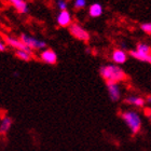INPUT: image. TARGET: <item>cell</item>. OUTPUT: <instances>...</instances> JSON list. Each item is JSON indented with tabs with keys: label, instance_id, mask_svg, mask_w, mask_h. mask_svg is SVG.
I'll return each mask as SVG.
<instances>
[{
	"label": "cell",
	"instance_id": "13",
	"mask_svg": "<svg viewBox=\"0 0 151 151\" xmlns=\"http://www.w3.org/2000/svg\"><path fill=\"white\" fill-rule=\"evenodd\" d=\"M125 103L129 105H134L136 107H144L146 101L139 96H129V97L125 98Z\"/></svg>",
	"mask_w": 151,
	"mask_h": 151
},
{
	"label": "cell",
	"instance_id": "5",
	"mask_svg": "<svg viewBox=\"0 0 151 151\" xmlns=\"http://www.w3.org/2000/svg\"><path fill=\"white\" fill-rule=\"evenodd\" d=\"M39 60L47 65H55L57 63V54L52 49L47 47L45 50L41 51L39 54Z\"/></svg>",
	"mask_w": 151,
	"mask_h": 151
},
{
	"label": "cell",
	"instance_id": "8",
	"mask_svg": "<svg viewBox=\"0 0 151 151\" xmlns=\"http://www.w3.org/2000/svg\"><path fill=\"white\" fill-rule=\"evenodd\" d=\"M9 3L14 8L16 12L19 14H27L29 12L28 3L24 0H10Z\"/></svg>",
	"mask_w": 151,
	"mask_h": 151
},
{
	"label": "cell",
	"instance_id": "1",
	"mask_svg": "<svg viewBox=\"0 0 151 151\" xmlns=\"http://www.w3.org/2000/svg\"><path fill=\"white\" fill-rule=\"evenodd\" d=\"M99 73L101 78L106 81V84L108 83H119L121 81H124L127 76L125 71L118 65H104L99 68Z\"/></svg>",
	"mask_w": 151,
	"mask_h": 151
},
{
	"label": "cell",
	"instance_id": "21",
	"mask_svg": "<svg viewBox=\"0 0 151 151\" xmlns=\"http://www.w3.org/2000/svg\"><path fill=\"white\" fill-rule=\"evenodd\" d=\"M147 101H148V103H151V96H149V97L147 98Z\"/></svg>",
	"mask_w": 151,
	"mask_h": 151
},
{
	"label": "cell",
	"instance_id": "15",
	"mask_svg": "<svg viewBox=\"0 0 151 151\" xmlns=\"http://www.w3.org/2000/svg\"><path fill=\"white\" fill-rule=\"evenodd\" d=\"M129 54L132 57L136 58V60H142V62H146V63L151 64V55H145V54H140V53H138V52H137L136 50L129 51Z\"/></svg>",
	"mask_w": 151,
	"mask_h": 151
},
{
	"label": "cell",
	"instance_id": "6",
	"mask_svg": "<svg viewBox=\"0 0 151 151\" xmlns=\"http://www.w3.org/2000/svg\"><path fill=\"white\" fill-rule=\"evenodd\" d=\"M4 41H6V47H12V49H14L15 51L29 50L28 47L23 43L22 40L19 39V37H14V36H10V35L4 36Z\"/></svg>",
	"mask_w": 151,
	"mask_h": 151
},
{
	"label": "cell",
	"instance_id": "18",
	"mask_svg": "<svg viewBox=\"0 0 151 151\" xmlns=\"http://www.w3.org/2000/svg\"><path fill=\"white\" fill-rule=\"evenodd\" d=\"M57 8L60 9V12L62 11H68V3L64 0H60L57 1Z\"/></svg>",
	"mask_w": 151,
	"mask_h": 151
},
{
	"label": "cell",
	"instance_id": "7",
	"mask_svg": "<svg viewBox=\"0 0 151 151\" xmlns=\"http://www.w3.org/2000/svg\"><path fill=\"white\" fill-rule=\"evenodd\" d=\"M56 23L57 25L60 27H68L73 24V16L70 14L69 11H62L57 14L56 16Z\"/></svg>",
	"mask_w": 151,
	"mask_h": 151
},
{
	"label": "cell",
	"instance_id": "22",
	"mask_svg": "<svg viewBox=\"0 0 151 151\" xmlns=\"http://www.w3.org/2000/svg\"><path fill=\"white\" fill-rule=\"evenodd\" d=\"M0 21H1V19H0Z\"/></svg>",
	"mask_w": 151,
	"mask_h": 151
},
{
	"label": "cell",
	"instance_id": "2",
	"mask_svg": "<svg viewBox=\"0 0 151 151\" xmlns=\"http://www.w3.org/2000/svg\"><path fill=\"white\" fill-rule=\"evenodd\" d=\"M121 118L125 122L133 135H136L142 129V119L136 111L126 110L121 113Z\"/></svg>",
	"mask_w": 151,
	"mask_h": 151
},
{
	"label": "cell",
	"instance_id": "3",
	"mask_svg": "<svg viewBox=\"0 0 151 151\" xmlns=\"http://www.w3.org/2000/svg\"><path fill=\"white\" fill-rule=\"evenodd\" d=\"M19 39L22 40L23 43L25 44L29 50L32 51H43L47 49V42L45 41L40 40V39L29 35V34L23 32V34L19 35Z\"/></svg>",
	"mask_w": 151,
	"mask_h": 151
},
{
	"label": "cell",
	"instance_id": "19",
	"mask_svg": "<svg viewBox=\"0 0 151 151\" xmlns=\"http://www.w3.org/2000/svg\"><path fill=\"white\" fill-rule=\"evenodd\" d=\"M140 28H142V32H145L146 34L151 35V23H142L140 25Z\"/></svg>",
	"mask_w": 151,
	"mask_h": 151
},
{
	"label": "cell",
	"instance_id": "10",
	"mask_svg": "<svg viewBox=\"0 0 151 151\" xmlns=\"http://www.w3.org/2000/svg\"><path fill=\"white\" fill-rule=\"evenodd\" d=\"M107 90H108V95L112 101H118L121 98V91H120L119 85L116 83H108Z\"/></svg>",
	"mask_w": 151,
	"mask_h": 151
},
{
	"label": "cell",
	"instance_id": "20",
	"mask_svg": "<svg viewBox=\"0 0 151 151\" xmlns=\"http://www.w3.org/2000/svg\"><path fill=\"white\" fill-rule=\"evenodd\" d=\"M6 50V41L4 39L0 37V52H3V51Z\"/></svg>",
	"mask_w": 151,
	"mask_h": 151
},
{
	"label": "cell",
	"instance_id": "9",
	"mask_svg": "<svg viewBox=\"0 0 151 151\" xmlns=\"http://www.w3.org/2000/svg\"><path fill=\"white\" fill-rule=\"evenodd\" d=\"M111 58L114 64H124L127 60V53L121 49H114L111 54Z\"/></svg>",
	"mask_w": 151,
	"mask_h": 151
},
{
	"label": "cell",
	"instance_id": "17",
	"mask_svg": "<svg viewBox=\"0 0 151 151\" xmlns=\"http://www.w3.org/2000/svg\"><path fill=\"white\" fill-rule=\"evenodd\" d=\"M85 6H86V1L85 0H76L75 2H73V6L77 10L83 9V8H85Z\"/></svg>",
	"mask_w": 151,
	"mask_h": 151
},
{
	"label": "cell",
	"instance_id": "14",
	"mask_svg": "<svg viewBox=\"0 0 151 151\" xmlns=\"http://www.w3.org/2000/svg\"><path fill=\"white\" fill-rule=\"evenodd\" d=\"M15 55L17 58L24 60V62H28L32 58V50H19L15 51Z\"/></svg>",
	"mask_w": 151,
	"mask_h": 151
},
{
	"label": "cell",
	"instance_id": "11",
	"mask_svg": "<svg viewBox=\"0 0 151 151\" xmlns=\"http://www.w3.org/2000/svg\"><path fill=\"white\" fill-rule=\"evenodd\" d=\"M12 124L13 121L9 116H3L0 119V135L6 136L12 127Z\"/></svg>",
	"mask_w": 151,
	"mask_h": 151
},
{
	"label": "cell",
	"instance_id": "4",
	"mask_svg": "<svg viewBox=\"0 0 151 151\" xmlns=\"http://www.w3.org/2000/svg\"><path fill=\"white\" fill-rule=\"evenodd\" d=\"M68 29H69L70 35L73 36V38H76L77 40L83 41V42L90 41V38L91 37H90L88 32L86 29L83 28V27H82L80 24H78V23H73Z\"/></svg>",
	"mask_w": 151,
	"mask_h": 151
},
{
	"label": "cell",
	"instance_id": "12",
	"mask_svg": "<svg viewBox=\"0 0 151 151\" xmlns=\"http://www.w3.org/2000/svg\"><path fill=\"white\" fill-rule=\"evenodd\" d=\"M103 12H104L103 6L98 2L92 3L90 8H88V15L91 17H99L103 14Z\"/></svg>",
	"mask_w": 151,
	"mask_h": 151
},
{
	"label": "cell",
	"instance_id": "16",
	"mask_svg": "<svg viewBox=\"0 0 151 151\" xmlns=\"http://www.w3.org/2000/svg\"><path fill=\"white\" fill-rule=\"evenodd\" d=\"M136 51L140 54L151 55V47L149 44L144 43V42H138V43L136 44Z\"/></svg>",
	"mask_w": 151,
	"mask_h": 151
}]
</instances>
